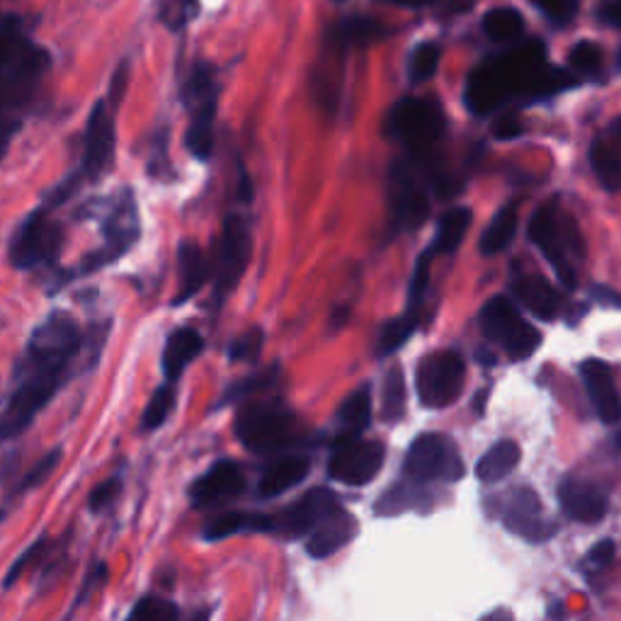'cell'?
Returning <instances> with one entry per match:
<instances>
[{
	"label": "cell",
	"instance_id": "5",
	"mask_svg": "<svg viewBox=\"0 0 621 621\" xmlns=\"http://www.w3.org/2000/svg\"><path fill=\"white\" fill-rule=\"evenodd\" d=\"M115 141H117V131H115V117L110 110V102L107 100L95 102L86 127V151H83L80 171L76 173V177H70V181H66L56 189L52 205H62L66 197H70V193H76V187L83 181H95V177L112 163Z\"/></svg>",
	"mask_w": 621,
	"mask_h": 621
},
{
	"label": "cell",
	"instance_id": "17",
	"mask_svg": "<svg viewBox=\"0 0 621 621\" xmlns=\"http://www.w3.org/2000/svg\"><path fill=\"white\" fill-rule=\"evenodd\" d=\"M510 98V83L505 80V74L500 70L495 58L476 68L469 83H466V105H469L473 115H491Z\"/></svg>",
	"mask_w": 621,
	"mask_h": 621
},
{
	"label": "cell",
	"instance_id": "10",
	"mask_svg": "<svg viewBox=\"0 0 621 621\" xmlns=\"http://www.w3.org/2000/svg\"><path fill=\"white\" fill-rule=\"evenodd\" d=\"M250 233L248 226L241 217L231 214L229 219L224 221L221 231V243H219V255L217 265H214V286H217V298L229 296L238 282H241L243 272L250 262Z\"/></svg>",
	"mask_w": 621,
	"mask_h": 621
},
{
	"label": "cell",
	"instance_id": "42",
	"mask_svg": "<svg viewBox=\"0 0 621 621\" xmlns=\"http://www.w3.org/2000/svg\"><path fill=\"white\" fill-rule=\"evenodd\" d=\"M262 342H265V333L260 328H250L243 336H238L229 348L231 362H255L262 352Z\"/></svg>",
	"mask_w": 621,
	"mask_h": 621
},
{
	"label": "cell",
	"instance_id": "19",
	"mask_svg": "<svg viewBox=\"0 0 621 621\" xmlns=\"http://www.w3.org/2000/svg\"><path fill=\"white\" fill-rule=\"evenodd\" d=\"M582 379L585 389L590 393V401L595 405L597 415L604 423H619L621 421V396L614 384L612 369L600 360H588L582 364Z\"/></svg>",
	"mask_w": 621,
	"mask_h": 621
},
{
	"label": "cell",
	"instance_id": "33",
	"mask_svg": "<svg viewBox=\"0 0 621 621\" xmlns=\"http://www.w3.org/2000/svg\"><path fill=\"white\" fill-rule=\"evenodd\" d=\"M483 30L491 40L495 42H510L518 40L524 30V20L512 8H493L491 13H486L483 18Z\"/></svg>",
	"mask_w": 621,
	"mask_h": 621
},
{
	"label": "cell",
	"instance_id": "57",
	"mask_svg": "<svg viewBox=\"0 0 621 621\" xmlns=\"http://www.w3.org/2000/svg\"><path fill=\"white\" fill-rule=\"evenodd\" d=\"M612 129H614V134H619V137H621V117L617 119V122H614V127H612Z\"/></svg>",
	"mask_w": 621,
	"mask_h": 621
},
{
	"label": "cell",
	"instance_id": "25",
	"mask_svg": "<svg viewBox=\"0 0 621 621\" xmlns=\"http://www.w3.org/2000/svg\"><path fill=\"white\" fill-rule=\"evenodd\" d=\"M515 294L536 318L554 320L560 314V294L542 277H522L515 282Z\"/></svg>",
	"mask_w": 621,
	"mask_h": 621
},
{
	"label": "cell",
	"instance_id": "8",
	"mask_svg": "<svg viewBox=\"0 0 621 621\" xmlns=\"http://www.w3.org/2000/svg\"><path fill=\"white\" fill-rule=\"evenodd\" d=\"M403 471L413 483H429L435 479L457 481L464 473V466L451 439L439 435H421L405 454Z\"/></svg>",
	"mask_w": 621,
	"mask_h": 621
},
{
	"label": "cell",
	"instance_id": "1",
	"mask_svg": "<svg viewBox=\"0 0 621 621\" xmlns=\"http://www.w3.org/2000/svg\"><path fill=\"white\" fill-rule=\"evenodd\" d=\"M80 350V328L68 314L56 310L34 328L18 364V386L0 413V445L20 437L62 389L66 369Z\"/></svg>",
	"mask_w": 621,
	"mask_h": 621
},
{
	"label": "cell",
	"instance_id": "16",
	"mask_svg": "<svg viewBox=\"0 0 621 621\" xmlns=\"http://www.w3.org/2000/svg\"><path fill=\"white\" fill-rule=\"evenodd\" d=\"M357 534V520L340 503L333 505L306 536V552L310 558H328L348 546Z\"/></svg>",
	"mask_w": 621,
	"mask_h": 621
},
{
	"label": "cell",
	"instance_id": "41",
	"mask_svg": "<svg viewBox=\"0 0 621 621\" xmlns=\"http://www.w3.org/2000/svg\"><path fill=\"white\" fill-rule=\"evenodd\" d=\"M197 10H199V0H163L161 20L173 32H181L189 25V20L197 15Z\"/></svg>",
	"mask_w": 621,
	"mask_h": 621
},
{
	"label": "cell",
	"instance_id": "40",
	"mask_svg": "<svg viewBox=\"0 0 621 621\" xmlns=\"http://www.w3.org/2000/svg\"><path fill=\"white\" fill-rule=\"evenodd\" d=\"M439 66V46L437 44H421L417 50L411 54V66L408 74L413 83H425L435 76V70Z\"/></svg>",
	"mask_w": 621,
	"mask_h": 621
},
{
	"label": "cell",
	"instance_id": "52",
	"mask_svg": "<svg viewBox=\"0 0 621 621\" xmlns=\"http://www.w3.org/2000/svg\"><path fill=\"white\" fill-rule=\"evenodd\" d=\"M612 558H614V544L612 542L597 544L590 552V564H595V566H607Z\"/></svg>",
	"mask_w": 621,
	"mask_h": 621
},
{
	"label": "cell",
	"instance_id": "22",
	"mask_svg": "<svg viewBox=\"0 0 621 621\" xmlns=\"http://www.w3.org/2000/svg\"><path fill=\"white\" fill-rule=\"evenodd\" d=\"M201 350H205V338L199 336L197 328L185 326L173 333L163 350V374L168 379V384H175L183 377L185 369L197 360Z\"/></svg>",
	"mask_w": 621,
	"mask_h": 621
},
{
	"label": "cell",
	"instance_id": "51",
	"mask_svg": "<svg viewBox=\"0 0 621 621\" xmlns=\"http://www.w3.org/2000/svg\"><path fill=\"white\" fill-rule=\"evenodd\" d=\"M20 122L15 117H0V161L10 149V141H13V134L18 131Z\"/></svg>",
	"mask_w": 621,
	"mask_h": 621
},
{
	"label": "cell",
	"instance_id": "27",
	"mask_svg": "<svg viewBox=\"0 0 621 621\" xmlns=\"http://www.w3.org/2000/svg\"><path fill=\"white\" fill-rule=\"evenodd\" d=\"M520 324H522L520 310L505 296L491 298V302H488L486 308L481 310L483 333L500 345H505V340L520 328Z\"/></svg>",
	"mask_w": 621,
	"mask_h": 621
},
{
	"label": "cell",
	"instance_id": "55",
	"mask_svg": "<svg viewBox=\"0 0 621 621\" xmlns=\"http://www.w3.org/2000/svg\"><path fill=\"white\" fill-rule=\"evenodd\" d=\"M391 3H401V6H427L433 0H391Z\"/></svg>",
	"mask_w": 621,
	"mask_h": 621
},
{
	"label": "cell",
	"instance_id": "12",
	"mask_svg": "<svg viewBox=\"0 0 621 621\" xmlns=\"http://www.w3.org/2000/svg\"><path fill=\"white\" fill-rule=\"evenodd\" d=\"M336 503V493L326 491V488H314V491H308L302 500H296L294 505L282 510L280 515H274L270 532L284 536V540H302V536L314 532L320 518Z\"/></svg>",
	"mask_w": 621,
	"mask_h": 621
},
{
	"label": "cell",
	"instance_id": "46",
	"mask_svg": "<svg viewBox=\"0 0 621 621\" xmlns=\"http://www.w3.org/2000/svg\"><path fill=\"white\" fill-rule=\"evenodd\" d=\"M58 459H62V451H58V449L44 454V457L28 471L25 481H22V488H37V486H42L54 473V469L58 466Z\"/></svg>",
	"mask_w": 621,
	"mask_h": 621
},
{
	"label": "cell",
	"instance_id": "9",
	"mask_svg": "<svg viewBox=\"0 0 621 621\" xmlns=\"http://www.w3.org/2000/svg\"><path fill=\"white\" fill-rule=\"evenodd\" d=\"M62 229L46 217L44 211H34L32 217L20 226L13 243H10V262L18 270H30L56 260L62 250Z\"/></svg>",
	"mask_w": 621,
	"mask_h": 621
},
{
	"label": "cell",
	"instance_id": "43",
	"mask_svg": "<svg viewBox=\"0 0 621 621\" xmlns=\"http://www.w3.org/2000/svg\"><path fill=\"white\" fill-rule=\"evenodd\" d=\"M570 64L576 66L582 74H592L602 66V50L595 42H580L570 50Z\"/></svg>",
	"mask_w": 621,
	"mask_h": 621
},
{
	"label": "cell",
	"instance_id": "47",
	"mask_svg": "<svg viewBox=\"0 0 621 621\" xmlns=\"http://www.w3.org/2000/svg\"><path fill=\"white\" fill-rule=\"evenodd\" d=\"M44 546H46V540H40V542H34L25 554H22L13 566H10V570H8V576H6V588H10V585H15L18 580H20V576L22 573H25L30 566H34L37 564V558L42 556V552H44Z\"/></svg>",
	"mask_w": 621,
	"mask_h": 621
},
{
	"label": "cell",
	"instance_id": "39",
	"mask_svg": "<svg viewBox=\"0 0 621 621\" xmlns=\"http://www.w3.org/2000/svg\"><path fill=\"white\" fill-rule=\"evenodd\" d=\"M129 621H181V612L165 597H143Z\"/></svg>",
	"mask_w": 621,
	"mask_h": 621
},
{
	"label": "cell",
	"instance_id": "31",
	"mask_svg": "<svg viewBox=\"0 0 621 621\" xmlns=\"http://www.w3.org/2000/svg\"><path fill=\"white\" fill-rule=\"evenodd\" d=\"M340 423L345 435H362L367 425L372 423V389L367 384L352 391L340 405Z\"/></svg>",
	"mask_w": 621,
	"mask_h": 621
},
{
	"label": "cell",
	"instance_id": "45",
	"mask_svg": "<svg viewBox=\"0 0 621 621\" xmlns=\"http://www.w3.org/2000/svg\"><path fill=\"white\" fill-rule=\"evenodd\" d=\"M532 3L542 10V13L556 22V25H566L578 13V0H532Z\"/></svg>",
	"mask_w": 621,
	"mask_h": 621
},
{
	"label": "cell",
	"instance_id": "37",
	"mask_svg": "<svg viewBox=\"0 0 621 621\" xmlns=\"http://www.w3.org/2000/svg\"><path fill=\"white\" fill-rule=\"evenodd\" d=\"M173 408H175V389L173 384H165L153 393L146 411H143V427L159 429L165 421H168Z\"/></svg>",
	"mask_w": 621,
	"mask_h": 621
},
{
	"label": "cell",
	"instance_id": "28",
	"mask_svg": "<svg viewBox=\"0 0 621 621\" xmlns=\"http://www.w3.org/2000/svg\"><path fill=\"white\" fill-rule=\"evenodd\" d=\"M270 527H272V518L248 515V512H224V515L214 518L207 524L205 540L207 542H221V540H229V536L243 532V530H265V532H270Z\"/></svg>",
	"mask_w": 621,
	"mask_h": 621
},
{
	"label": "cell",
	"instance_id": "36",
	"mask_svg": "<svg viewBox=\"0 0 621 621\" xmlns=\"http://www.w3.org/2000/svg\"><path fill=\"white\" fill-rule=\"evenodd\" d=\"M381 411L391 423H396L405 413V379L401 367H393L384 379V393H381Z\"/></svg>",
	"mask_w": 621,
	"mask_h": 621
},
{
	"label": "cell",
	"instance_id": "53",
	"mask_svg": "<svg viewBox=\"0 0 621 621\" xmlns=\"http://www.w3.org/2000/svg\"><path fill=\"white\" fill-rule=\"evenodd\" d=\"M600 18H602L604 22H609V25L621 28V0H612V3H607V6L600 10Z\"/></svg>",
	"mask_w": 621,
	"mask_h": 621
},
{
	"label": "cell",
	"instance_id": "48",
	"mask_svg": "<svg viewBox=\"0 0 621 621\" xmlns=\"http://www.w3.org/2000/svg\"><path fill=\"white\" fill-rule=\"evenodd\" d=\"M119 491H122V481H119V479H110V481L100 483V486L92 491V495H90V500H88V508H90L92 512H100V510H105V508H110V505L115 503V500H117Z\"/></svg>",
	"mask_w": 621,
	"mask_h": 621
},
{
	"label": "cell",
	"instance_id": "13",
	"mask_svg": "<svg viewBox=\"0 0 621 621\" xmlns=\"http://www.w3.org/2000/svg\"><path fill=\"white\" fill-rule=\"evenodd\" d=\"M243 488L246 476L241 466L236 461H219L193 483V488H189V500H193L195 508L201 510L217 508L241 495Z\"/></svg>",
	"mask_w": 621,
	"mask_h": 621
},
{
	"label": "cell",
	"instance_id": "35",
	"mask_svg": "<svg viewBox=\"0 0 621 621\" xmlns=\"http://www.w3.org/2000/svg\"><path fill=\"white\" fill-rule=\"evenodd\" d=\"M277 377H280V367L272 364V367L265 369V372H260V374H253V377H246V379H241V381H236V384H231L229 389L224 391L221 405H224V403L243 401V399L255 396V393L268 391L270 386L277 384Z\"/></svg>",
	"mask_w": 621,
	"mask_h": 621
},
{
	"label": "cell",
	"instance_id": "34",
	"mask_svg": "<svg viewBox=\"0 0 621 621\" xmlns=\"http://www.w3.org/2000/svg\"><path fill=\"white\" fill-rule=\"evenodd\" d=\"M417 328V310H408V314L396 318V320H389V324L381 328L379 333V357H389L396 350H401L405 340H408Z\"/></svg>",
	"mask_w": 621,
	"mask_h": 621
},
{
	"label": "cell",
	"instance_id": "15",
	"mask_svg": "<svg viewBox=\"0 0 621 621\" xmlns=\"http://www.w3.org/2000/svg\"><path fill=\"white\" fill-rule=\"evenodd\" d=\"M105 238H107L105 248L92 258V265L88 270L110 265L112 260L124 255L131 248V243L139 238V217H137V205H134V197H131V193H124L122 197H119L117 207L112 209L110 219H107L105 224Z\"/></svg>",
	"mask_w": 621,
	"mask_h": 621
},
{
	"label": "cell",
	"instance_id": "3",
	"mask_svg": "<svg viewBox=\"0 0 621 621\" xmlns=\"http://www.w3.org/2000/svg\"><path fill=\"white\" fill-rule=\"evenodd\" d=\"M185 102L193 112L185 143L197 161H207L214 151V122L219 110L217 68L207 62L195 64L185 86Z\"/></svg>",
	"mask_w": 621,
	"mask_h": 621
},
{
	"label": "cell",
	"instance_id": "29",
	"mask_svg": "<svg viewBox=\"0 0 621 621\" xmlns=\"http://www.w3.org/2000/svg\"><path fill=\"white\" fill-rule=\"evenodd\" d=\"M518 233V207L508 205L500 209L493 221L488 224V229L481 238V253L483 255H498L512 243V238Z\"/></svg>",
	"mask_w": 621,
	"mask_h": 621
},
{
	"label": "cell",
	"instance_id": "11",
	"mask_svg": "<svg viewBox=\"0 0 621 621\" xmlns=\"http://www.w3.org/2000/svg\"><path fill=\"white\" fill-rule=\"evenodd\" d=\"M391 211L399 229H417L427 217L429 201L427 193L417 177V168L411 163H396L389 177Z\"/></svg>",
	"mask_w": 621,
	"mask_h": 621
},
{
	"label": "cell",
	"instance_id": "49",
	"mask_svg": "<svg viewBox=\"0 0 621 621\" xmlns=\"http://www.w3.org/2000/svg\"><path fill=\"white\" fill-rule=\"evenodd\" d=\"M522 134V124L515 115H503L493 122V137L500 141L518 139Z\"/></svg>",
	"mask_w": 621,
	"mask_h": 621
},
{
	"label": "cell",
	"instance_id": "6",
	"mask_svg": "<svg viewBox=\"0 0 621 621\" xmlns=\"http://www.w3.org/2000/svg\"><path fill=\"white\" fill-rule=\"evenodd\" d=\"M386 459V449L377 439L342 435L328 459V476L345 486H367L374 481Z\"/></svg>",
	"mask_w": 621,
	"mask_h": 621
},
{
	"label": "cell",
	"instance_id": "50",
	"mask_svg": "<svg viewBox=\"0 0 621 621\" xmlns=\"http://www.w3.org/2000/svg\"><path fill=\"white\" fill-rule=\"evenodd\" d=\"M127 70H129V66L124 62L122 66H119V70H117L115 78H112V86H110V95H107V102H112L115 107L122 102L124 92H127Z\"/></svg>",
	"mask_w": 621,
	"mask_h": 621
},
{
	"label": "cell",
	"instance_id": "24",
	"mask_svg": "<svg viewBox=\"0 0 621 621\" xmlns=\"http://www.w3.org/2000/svg\"><path fill=\"white\" fill-rule=\"evenodd\" d=\"M209 260L197 243L181 246V290L175 294V304H185L197 296L201 286L209 280Z\"/></svg>",
	"mask_w": 621,
	"mask_h": 621
},
{
	"label": "cell",
	"instance_id": "23",
	"mask_svg": "<svg viewBox=\"0 0 621 621\" xmlns=\"http://www.w3.org/2000/svg\"><path fill=\"white\" fill-rule=\"evenodd\" d=\"M381 37H386V28L372 18H348L338 22L336 28L328 32V46H333L338 54L348 52L350 46H364L372 44Z\"/></svg>",
	"mask_w": 621,
	"mask_h": 621
},
{
	"label": "cell",
	"instance_id": "2",
	"mask_svg": "<svg viewBox=\"0 0 621 621\" xmlns=\"http://www.w3.org/2000/svg\"><path fill=\"white\" fill-rule=\"evenodd\" d=\"M236 437L253 454H280L304 439V423L290 405L255 399L238 411Z\"/></svg>",
	"mask_w": 621,
	"mask_h": 621
},
{
	"label": "cell",
	"instance_id": "20",
	"mask_svg": "<svg viewBox=\"0 0 621 621\" xmlns=\"http://www.w3.org/2000/svg\"><path fill=\"white\" fill-rule=\"evenodd\" d=\"M560 505L568 512V518L592 524L600 522L607 512V498L595 483L568 479L558 488Z\"/></svg>",
	"mask_w": 621,
	"mask_h": 621
},
{
	"label": "cell",
	"instance_id": "4",
	"mask_svg": "<svg viewBox=\"0 0 621 621\" xmlns=\"http://www.w3.org/2000/svg\"><path fill=\"white\" fill-rule=\"evenodd\" d=\"M386 131L391 139L403 143L411 159H425V155H433L442 131H445V115H442L439 105L429 100L403 98L389 112Z\"/></svg>",
	"mask_w": 621,
	"mask_h": 621
},
{
	"label": "cell",
	"instance_id": "56",
	"mask_svg": "<svg viewBox=\"0 0 621 621\" xmlns=\"http://www.w3.org/2000/svg\"><path fill=\"white\" fill-rule=\"evenodd\" d=\"M207 619H209V612H207V609H199V612H197L193 619H189V621H207Z\"/></svg>",
	"mask_w": 621,
	"mask_h": 621
},
{
	"label": "cell",
	"instance_id": "26",
	"mask_svg": "<svg viewBox=\"0 0 621 621\" xmlns=\"http://www.w3.org/2000/svg\"><path fill=\"white\" fill-rule=\"evenodd\" d=\"M520 447L518 442H510L503 439L488 449L483 457L476 464V476H479L481 481L486 483H498V481H505L508 476L518 469L520 464Z\"/></svg>",
	"mask_w": 621,
	"mask_h": 621
},
{
	"label": "cell",
	"instance_id": "44",
	"mask_svg": "<svg viewBox=\"0 0 621 621\" xmlns=\"http://www.w3.org/2000/svg\"><path fill=\"white\" fill-rule=\"evenodd\" d=\"M433 248L425 250V253L421 255V260H417V265H415V272H413V280H411V308L417 310V306H421L423 302V296L427 292V282H429V262H433Z\"/></svg>",
	"mask_w": 621,
	"mask_h": 621
},
{
	"label": "cell",
	"instance_id": "14",
	"mask_svg": "<svg viewBox=\"0 0 621 621\" xmlns=\"http://www.w3.org/2000/svg\"><path fill=\"white\" fill-rule=\"evenodd\" d=\"M530 238H532V243L546 255V260L556 268L558 277L564 280L568 290H573V286H576V272H573V268L566 260L568 241H566V233L560 236V226H558L554 205L536 209V214L530 219Z\"/></svg>",
	"mask_w": 621,
	"mask_h": 621
},
{
	"label": "cell",
	"instance_id": "21",
	"mask_svg": "<svg viewBox=\"0 0 621 621\" xmlns=\"http://www.w3.org/2000/svg\"><path fill=\"white\" fill-rule=\"evenodd\" d=\"M310 471V459L290 454V457H277L260 476L258 493L260 498H277L286 491H292L302 483Z\"/></svg>",
	"mask_w": 621,
	"mask_h": 621
},
{
	"label": "cell",
	"instance_id": "7",
	"mask_svg": "<svg viewBox=\"0 0 621 621\" xmlns=\"http://www.w3.org/2000/svg\"><path fill=\"white\" fill-rule=\"evenodd\" d=\"M417 396L427 408H445L459 399L464 389V360L459 352L445 350L427 355L415 374Z\"/></svg>",
	"mask_w": 621,
	"mask_h": 621
},
{
	"label": "cell",
	"instance_id": "38",
	"mask_svg": "<svg viewBox=\"0 0 621 621\" xmlns=\"http://www.w3.org/2000/svg\"><path fill=\"white\" fill-rule=\"evenodd\" d=\"M540 345H542L540 330H536L532 324H527V320H522L520 328L505 340L503 348L508 350L512 360H527V357H532L536 350H540Z\"/></svg>",
	"mask_w": 621,
	"mask_h": 621
},
{
	"label": "cell",
	"instance_id": "32",
	"mask_svg": "<svg viewBox=\"0 0 621 621\" xmlns=\"http://www.w3.org/2000/svg\"><path fill=\"white\" fill-rule=\"evenodd\" d=\"M471 226V209L457 207L439 219L433 253H454Z\"/></svg>",
	"mask_w": 621,
	"mask_h": 621
},
{
	"label": "cell",
	"instance_id": "54",
	"mask_svg": "<svg viewBox=\"0 0 621 621\" xmlns=\"http://www.w3.org/2000/svg\"><path fill=\"white\" fill-rule=\"evenodd\" d=\"M481 621H515V617H512L510 609H495V612L483 617Z\"/></svg>",
	"mask_w": 621,
	"mask_h": 621
},
{
	"label": "cell",
	"instance_id": "30",
	"mask_svg": "<svg viewBox=\"0 0 621 621\" xmlns=\"http://www.w3.org/2000/svg\"><path fill=\"white\" fill-rule=\"evenodd\" d=\"M590 163L597 181L607 193H617L621 187V155L612 143L597 139L590 149Z\"/></svg>",
	"mask_w": 621,
	"mask_h": 621
},
{
	"label": "cell",
	"instance_id": "18",
	"mask_svg": "<svg viewBox=\"0 0 621 621\" xmlns=\"http://www.w3.org/2000/svg\"><path fill=\"white\" fill-rule=\"evenodd\" d=\"M505 524L508 530L527 542H542L548 536V527L542 520L540 498L530 488H518L512 491L505 505Z\"/></svg>",
	"mask_w": 621,
	"mask_h": 621
}]
</instances>
